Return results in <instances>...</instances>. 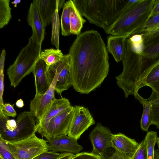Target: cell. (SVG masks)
<instances>
[{
  "mask_svg": "<svg viewBox=\"0 0 159 159\" xmlns=\"http://www.w3.org/2000/svg\"><path fill=\"white\" fill-rule=\"evenodd\" d=\"M70 71L72 86L81 94L99 87L109 70L108 51L100 34L86 31L77 36L70 48Z\"/></svg>",
  "mask_w": 159,
  "mask_h": 159,
  "instance_id": "6da1fadb",
  "label": "cell"
},
{
  "mask_svg": "<svg viewBox=\"0 0 159 159\" xmlns=\"http://www.w3.org/2000/svg\"><path fill=\"white\" fill-rule=\"evenodd\" d=\"M155 1V0H137L123 12L105 33L128 38L138 34L143 29L150 17Z\"/></svg>",
  "mask_w": 159,
  "mask_h": 159,
  "instance_id": "7a4b0ae2",
  "label": "cell"
},
{
  "mask_svg": "<svg viewBox=\"0 0 159 159\" xmlns=\"http://www.w3.org/2000/svg\"><path fill=\"white\" fill-rule=\"evenodd\" d=\"M126 52L122 61L123 70L121 74L116 77L118 86L124 91L125 98L138 93L143 87L142 78L143 58L141 55L134 52L126 41Z\"/></svg>",
  "mask_w": 159,
  "mask_h": 159,
  "instance_id": "3957f363",
  "label": "cell"
},
{
  "mask_svg": "<svg viewBox=\"0 0 159 159\" xmlns=\"http://www.w3.org/2000/svg\"><path fill=\"white\" fill-rule=\"evenodd\" d=\"M41 45L34 43L30 37L28 44L23 48L13 64L7 70L11 86L17 87L22 79L32 72L40 58Z\"/></svg>",
  "mask_w": 159,
  "mask_h": 159,
  "instance_id": "277c9868",
  "label": "cell"
},
{
  "mask_svg": "<svg viewBox=\"0 0 159 159\" xmlns=\"http://www.w3.org/2000/svg\"><path fill=\"white\" fill-rule=\"evenodd\" d=\"M7 143L16 159H33L40 154L49 151L47 141L38 137L35 134L21 140Z\"/></svg>",
  "mask_w": 159,
  "mask_h": 159,
  "instance_id": "5b68a950",
  "label": "cell"
},
{
  "mask_svg": "<svg viewBox=\"0 0 159 159\" xmlns=\"http://www.w3.org/2000/svg\"><path fill=\"white\" fill-rule=\"evenodd\" d=\"M16 126L11 130L0 133V137L7 142H14L28 138L37 132L36 118L30 111L20 113Z\"/></svg>",
  "mask_w": 159,
  "mask_h": 159,
  "instance_id": "8992f818",
  "label": "cell"
},
{
  "mask_svg": "<svg viewBox=\"0 0 159 159\" xmlns=\"http://www.w3.org/2000/svg\"><path fill=\"white\" fill-rule=\"evenodd\" d=\"M112 134L108 128L98 123L89 134L93 147L92 152L102 159H110L116 151L111 145Z\"/></svg>",
  "mask_w": 159,
  "mask_h": 159,
  "instance_id": "52a82bcc",
  "label": "cell"
},
{
  "mask_svg": "<svg viewBox=\"0 0 159 159\" xmlns=\"http://www.w3.org/2000/svg\"><path fill=\"white\" fill-rule=\"evenodd\" d=\"M51 71L55 75L48 89L43 94H35L34 98L30 101V111L36 117V126L40 123L56 99L55 88L58 74L57 66H52Z\"/></svg>",
  "mask_w": 159,
  "mask_h": 159,
  "instance_id": "ba28073f",
  "label": "cell"
},
{
  "mask_svg": "<svg viewBox=\"0 0 159 159\" xmlns=\"http://www.w3.org/2000/svg\"><path fill=\"white\" fill-rule=\"evenodd\" d=\"M137 0H98L106 30L117 20L123 12Z\"/></svg>",
  "mask_w": 159,
  "mask_h": 159,
  "instance_id": "9c48e42d",
  "label": "cell"
},
{
  "mask_svg": "<svg viewBox=\"0 0 159 159\" xmlns=\"http://www.w3.org/2000/svg\"><path fill=\"white\" fill-rule=\"evenodd\" d=\"M74 110L70 106L52 119L41 135L47 139L63 134L68 135Z\"/></svg>",
  "mask_w": 159,
  "mask_h": 159,
  "instance_id": "30bf717a",
  "label": "cell"
},
{
  "mask_svg": "<svg viewBox=\"0 0 159 159\" xmlns=\"http://www.w3.org/2000/svg\"><path fill=\"white\" fill-rule=\"evenodd\" d=\"M95 124V121L88 108L75 106L68 135L77 140L90 126Z\"/></svg>",
  "mask_w": 159,
  "mask_h": 159,
  "instance_id": "8fae6325",
  "label": "cell"
},
{
  "mask_svg": "<svg viewBox=\"0 0 159 159\" xmlns=\"http://www.w3.org/2000/svg\"><path fill=\"white\" fill-rule=\"evenodd\" d=\"M82 16L89 22L105 30L98 0H73Z\"/></svg>",
  "mask_w": 159,
  "mask_h": 159,
  "instance_id": "7c38bea8",
  "label": "cell"
},
{
  "mask_svg": "<svg viewBox=\"0 0 159 159\" xmlns=\"http://www.w3.org/2000/svg\"><path fill=\"white\" fill-rule=\"evenodd\" d=\"M47 139L50 151L75 154L79 153L83 149V147L78 143L77 140L68 135H61Z\"/></svg>",
  "mask_w": 159,
  "mask_h": 159,
  "instance_id": "4fadbf2b",
  "label": "cell"
},
{
  "mask_svg": "<svg viewBox=\"0 0 159 159\" xmlns=\"http://www.w3.org/2000/svg\"><path fill=\"white\" fill-rule=\"evenodd\" d=\"M141 56L143 58L142 78L143 84L149 72L159 64V39L145 46Z\"/></svg>",
  "mask_w": 159,
  "mask_h": 159,
  "instance_id": "5bb4252c",
  "label": "cell"
},
{
  "mask_svg": "<svg viewBox=\"0 0 159 159\" xmlns=\"http://www.w3.org/2000/svg\"><path fill=\"white\" fill-rule=\"evenodd\" d=\"M111 143L116 151L129 159L132 157L140 144L134 139L120 133L112 134Z\"/></svg>",
  "mask_w": 159,
  "mask_h": 159,
  "instance_id": "9a60e30c",
  "label": "cell"
},
{
  "mask_svg": "<svg viewBox=\"0 0 159 159\" xmlns=\"http://www.w3.org/2000/svg\"><path fill=\"white\" fill-rule=\"evenodd\" d=\"M58 74L55 85V90L61 94L72 85L70 71V56L69 54L64 55L57 62Z\"/></svg>",
  "mask_w": 159,
  "mask_h": 159,
  "instance_id": "2e32d148",
  "label": "cell"
},
{
  "mask_svg": "<svg viewBox=\"0 0 159 159\" xmlns=\"http://www.w3.org/2000/svg\"><path fill=\"white\" fill-rule=\"evenodd\" d=\"M27 21L32 31L30 38L35 43L41 45L44 38L45 29L43 25L36 7L32 2L30 4L28 12Z\"/></svg>",
  "mask_w": 159,
  "mask_h": 159,
  "instance_id": "e0dca14e",
  "label": "cell"
},
{
  "mask_svg": "<svg viewBox=\"0 0 159 159\" xmlns=\"http://www.w3.org/2000/svg\"><path fill=\"white\" fill-rule=\"evenodd\" d=\"M47 65L45 62L39 58L34 66L32 72L35 79L36 94L45 93L50 86L46 73Z\"/></svg>",
  "mask_w": 159,
  "mask_h": 159,
  "instance_id": "ac0fdd59",
  "label": "cell"
},
{
  "mask_svg": "<svg viewBox=\"0 0 159 159\" xmlns=\"http://www.w3.org/2000/svg\"><path fill=\"white\" fill-rule=\"evenodd\" d=\"M127 38L125 36L112 35L107 37V51L112 54L116 62L122 61L126 55Z\"/></svg>",
  "mask_w": 159,
  "mask_h": 159,
  "instance_id": "d6986e66",
  "label": "cell"
},
{
  "mask_svg": "<svg viewBox=\"0 0 159 159\" xmlns=\"http://www.w3.org/2000/svg\"><path fill=\"white\" fill-rule=\"evenodd\" d=\"M70 106V102L67 98H56L40 123L37 126V132L41 135L50 120L61 111Z\"/></svg>",
  "mask_w": 159,
  "mask_h": 159,
  "instance_id": "ffe728a7",
  "label": "cell"
},
{
  "mask_svg": "<svg viewBox=\"0 0 159 159\" xmlns=\"http://www.w3.org/2000/svg\"><path fill=\"white\" fill-rule=\"evenodd\" d=\"M44 28L51 23L53 16L56 10V0H33Z\"/></svg>",
  "mask_w": 159,
  "mask_h": 159,
  "instance_id": "44dd1931",
  "label": "cell"
},
{
  "mask_svg": "<svg viewBox=\"0 0 159 159\" xmlns=\"http://www.w3.org/2000/svg\"><path fill=\"white\" fill-rule=\"evenodd\" d=\"M134 96L143 106V111L140 121V127L142 130L148 132L149 127L152 125V102L144 98L139 93L134 95Z\"/></svg>",
  "mask_w": 159,
  "mask_h": 159,
  "instance_id": "7402d4cb",
  "label": "cell"
},
{
  "mask_svg": "<svg viewBox=\"0 0 159 159\" xmlns=\"http://www.w3.org/2000/svg\"><path fill=\"white\" fill-rule=\"evenodd\" d=\"M86 20L75 7L73 0L71 1L70 14V33L77 36L80 34L84 24Z\"/></svg>",
  "mask_w": 159,
  "mask_h": 159,
  "instance_id": "603a6c76",
  "label": "cell"
},
{
  "mask_svg": "<svg viewBox=\"0 0 159 159\" xmlns=\"http://www.w3.org/2000/svg\"><path fill=\"white\" fill-rule=\"evenodd\" d=\"M64 55L59 49L50 48L41 52L40 58L43 60L47 65V70L51 65L59 61Z\"/></svg>",
  "mask_w": 159,
  "mask_h": 159,
  "instance_id": "cb8c5ba5",
  "label": "cell"
},
{
  "mask_svg": "<svg viewBox=\"0 0 159 159\" xmlns=\"http://www.w3.org/2000/svg\"><path fill=\"white\" fill-rule=\"evenodd\" d=\"M71 0L65 2L63 7V11L61 17V33L65 36L71 34L70 33V14Z\"/></svg>",
  "mask_w": 159,
  "mask_h": 159,
  "instance_id": "d4e9b609",
  "label": "cell"
},
{
  "mask_svg": "<svg viewBox=\"0 0 159 159\" xmlns=\"http://www.w3.org/2000/svg\"><path fill=\"white\" fill-rule=\"evenodd\" d=\"M157 133L154 131L148 132L145 137L147 159H157L159 151L155 150V146L157 143Z\"/></svg>",
  "mask_w": 159,
  "mask_h": 159,
  "instance_id": "484cf974",
  "label": "cell"
},
{
  "mask_svg": "<svg viewBox=\"0 0 159 159\" xmlns=\"http://www.w3.org/2000/svg\"><path fill=\"white\" fill-rule=\"evenodd\" d=\"M10 0H0V29L9 23L12 18Z\"/></svg>",
  "mask_w": 159,
  "mask_h": 159,
  "instance_id": "4316f807",
  "label": "cell"
},
{
  "mask_svg": "<svg viewBox=\"0 0 159 159\" xmlns=\"http://www.w3.org/2000/svg\"><path fill=\"white\" fill-rule=\"evenodd\" d=\"M51 23V43L55 46L56 49H59L60 23L58 11L57 9H56L53 16Z\"/></svg>",
  "mask_w": 159,
  "mask_h": 159,
  "instance_id": "83f0119b",
  "label": "cell"
},
{
  "mask_svg": "<svg viewBox=\"0 0 159 159\" xmlns=\"http://www.w3.org/2000/svg\"><path fill=\"white\" fill-rule=\"evenodd\" d=\"M143 34L133 35L127 39L131 48L135 53L142 55L144 48Z\"/></svg>",
  "mask_w": 159,
  "mask_h": 159,
  "instance_id": "f1b7e54d",
  "label": "cell"
},
{
  "mask_svg": "<svg viewBox=\"0 0 159 159\" xmlns=\"http://www.w3.org/2000/svg\"><path fill=\"white\" fill-rule=\"evenodd\" d=\"M148 99L152 103V125H155L159 129V95L152 93Z\"/></svg>",
  "mask_w": 159,
  "mask_h": 159,
  "instance_id": "f546056e",
  "label": "cell"
},
{
  "mask_svg": "<svg viewBox=\"0 0 159 159\" xmlns=\"http://www.w3.org/2000/svg\"><path fill=\"white\" fill-rule=\"evenodd\" d=\"M143 34L144 47L159 39V25L151 30Z\"/></svg>",
  "mask_w": 159,
  "mask_h": 159,
  "instance_id": "4dcf8cb0",
  "label": "cell"
},
{
  "mask_svg": "<svg viewBox=\"0 0 159 159\" xmlns=\"http://www.w3.org/2000/svg\"><path fill=\"white\" fill-rule=\"evenodd\" d=\"M159 82V64L153 68L146 78L144 86L150 87Z\"/></svg>",
  "mask_w": 159,
  "mask_h": 159,
  "instance_id": "1f68e13d",
  "label": "cell"
},
{
  "mask_svg": "<svg viewBox=\"0 0 159 159\" xmlns=\"http://www.w3.org/2000/svg\"><path fill=\"white\" fill-rule=\"evenodd\" d=\"M159 25V13L151 16L147 22L145 26L138 34H143L150 31Z\"/></svg>",
  "mask_w": 159,
  "mask_h": 159,
  "instance_id": "d6a6232c",
  "label": "cell"
},
{
  "mask_svg": "<svg viewBox=\"0 0 159 159\" xmlns=\"http://www.w3.org/2000/svg\"><path fill=\"white\" fill-rule=\"evenodd\" d=\"M0 156L3 159H16L11 152L7 142L0 137Z\"/></svg>",
  "mask_w": 159,
  "mask_h": 159,
  "instance_id": "836d02e7",
  "label": "cell"
},
{
  "mask_svg": "<svg viewBox=\"0 0 159 159\" xmlns=\"http://www.w3.org/2000/svg\"><path fill=\"white\" fill-rule=\"evenodd\" d=\"M131 159H147L146 144L145 139L140 143L139 148Z\"/></svg>",
  "mask_w": 159,
  "mask_h": 159,
  "instance_id": "e575fe53",
  "label": "cell"
},
{
  "mask_svg": "<svg viewBox=\"0 0 159 159\" xmlns=\"http://www.w3.org/2000/svg\"><path fill=\"white\" fill-rule=\"evenodd\" d=\"M64 153H60L49 150L40 154L33 159H58L63 155Z\"/></svg>",
  "mask_w": 159,
  "mask_h": 159,
  "instance_id": "d590c367",
  "label": "cell"
},
{
  "mask_svg": "<svg viewBox=\"0 0 159 159\" xmlns=\"http://www.w3.org/2000/svg\"><path fill=\"white\" fill-rule=\"evenodd\" d=\"M70 159H102L98 156L92 152H82L74 155Z\"/></svg>",
  "mask_w": 159,
  "mask_h": 159,
  "instance_id": "8d00e7d4",
  "label": "cell"
},
{
  "mask_svg": "<svg viewBox=\"0 0 159 159\" xmlns=\"http://www.w3.org/2000/svg\"><path fill=\"white\" fill-rule=\"evenodd\" d=\"M14 104L11 105L9 103H5L2 106H0L3 113L7 116L13 117H15L17 115V113L14 108Z\"/></svg>",
  "mask_w": 159,
  "mask_h": 159,
  "instance_id": "74e56055",
  "label": "cell"
},
{
  "mask_svg": "<svg viewBox=\"0 0 159 159\" xmlns=\"http://www.w3.org/2000/svg\"><path fill=\"white\" fill-rule=\"evenodd\" d=\"M158 13H159V0H155L151 16L154 15Z\"/></svg>",
  "mask_w": 159,
  "mask_h": 159,
  "instance_id": "f35d334b",
  "label": "cell"
},
{
  "mask_svg": "<svg viewBox=\"0 0 159 159\" xmlns=\"http://www.w3.org/2000/svg\"><path fill=\"white\" fill-rule=\"evenodd\" d=\"M110 159H129L119 152L115 151Z\"/></svg>",
  "mask_w": 159,
  "mask_h": 159,
  "instance_id": "ab89813d",
  "label": "cell"
},
{
  "mask_svg": "<svg viewBox=\"0 0 159 159\" xmlns=\"http://www.w3.org/2000/svg\"><path fill=\"white\" fill-rule=\"evenodd\" d=\"M150 87L152 90V93L159 95V82L153 84Z\"/></svg>",
  "mask_w": 159,
  "mask_h": 159,
  "instance_id": "60d3db41",
  "label": "cell"
},
{
  "mask_svg": "<svg viewBox=\"0 0 159 159\" xmlns=\"http://www.w3.org/2000/svg\"><path fill=\"white\" fill-rule=\"evenodd\" d=\"M65 2L64 0H56L57 9L58 11H60L61 7H63Z\"/></svg>",
  "mask_w": 159,
  "mask_h": 159,
  "instance_id": "b9f144b4",
  "label": "cell"
},
{
  "mask_svg": "<svg viewBox=\"0 0 159 159\" xmlns=\"http://www.w3.org/2000/svg\"><path fill=\"white\" fill-rule=\"evenodd\" d=\"M74 155L70 153L64 152L63 155L58 159H70Z\"/></svg>",
  "mask_w": 159,
  "mask_h": 159,
  "instance_id": "7bdbcfd3",
  "label": "cell"
},
{
  "mask_svg": "<svg viewBox=\"0 0 159 159\" xmlns=\"http://www.w3.org/2000/svg\"><path fill=\"white\" fill-rule=\"evenodd\" d=\"M16 105L17 107L19 108L22 107L24 106V103L23 100L21 99L17 100L16 103Z\"/></svg>",
  "mask_w": 159,
  "mask_h": 159,
  "instance_id": "ee69618b",
  "label": "cell"
},
{
  "mask_svg": "<svg viewBox=\"0 0 159 159\" xmlns=\"http://www.w3.org/2000/svg\"><path fill=\"white\" fill-rule=\"evenodd\" d=\"M21 2L20 0H15L11 2L12 4L14 5V6L16 7V5Z\"/></svg>",
  "mask_w": 159,
  "mask_h": 159,
  "instance_id": "f6af8a7d",
  "label": "cell"
},
{
  "mask_svg": "<svg viewBox=\"0 0 159 159\" xmlns=\"http://www.w3.org/2000/svg\"><path fill=\"white\" fill-rule=\"evenodd\" d=\"M157 143V144L158 148V150L159 151V137H158Z\"/></svg>",
  "mask_w": 159,
  "mask_h": 159,
  "instance_id": "bcb514c9",
  "label": "cell"
},
{
  "mask_svg": "<svg viewBox=\"0 0 159 159\" xmlns=\"http://www.w3.org/2000/svg\"><path fill=\"white\" fill-rule=\"evenodd\" d=\"M0 159H3L1 156H0Z\"/></svg>",
  "mask_w": 159,
  "mask_h": 159,
  "instance_id": "7dc6e473",
  "label": "cell"
}]
</instances>
